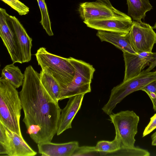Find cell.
Returning <instances> with one entry per match:
<instances>
[{
	"label": "cell",
	"instance_id": "obj_1",
	"mask_svg": "<svg viewBox=\"0 0 156 156\" xmlns=\"http://www.w3.org/2000/svg\"><path fill=\"white\" fill-rule=\"evenodd\" d=\"M19 93L27 133L37 144L51 142L57 133L62 109L46 90L40 74L30 65Z\"/></svg>",
	"mask_w": 156,
	"mask_h": 156
},
{
	"label": "cell",
	"instance_id": "obj_2",
	"mask_svg": "<svg viewBox=\"0 0 156 156\" xmlns=\"http://www.w3.org/2000/svg\"><path fill=\"white\" fill-rule=\"evenodd\" d=\"M22 105L16 88L2 77L0 78V122L23 136L20 120Z\"/></svg>",
	"mask_w": 156,
	"mask_h": 156
},
{
	"label": "cell",
	"instance_id": "obj_3",
	"mask_svg": "<svg viewBox=\"0 0 156 156\" xmlns=\"http://www.w3.org/2000/svg\"><path fill=\"white\" fill-rule=\"evenodd\" d=\"M35 55L41 69H46L58 82L62 92L71 82L74 76V68L68 58L52 54L43 47L37 50Z\"/></svg>",
	"mask_w": 156,
	"mask_h": 156
},
{
	"label": "cell",
	"instance_id": "obj_4",
	"mask_svg": "<svg viewBox=\"0 0 156 156\" xmlns=\"http://www.w3.org/2000/svg\"><path fill=\"white\" fill-rule=\"evenodd\" d=\"M156 80V71L147 72L144 70L137 76L123 82L111 90L109 98L102 108L103 112L109 115L117 105L131 93L141 90L147 85Z\"/></svg>",
	"mask_w": 156,
	"mask_h": 156
},
{
	"label": "cell",
	"instance_id": "obj_5",
	"mask_svg": "<svg viewBox=\"0 0 156 156\" xmlns=\"http://www.w3.org/2000/svg\"><path fill=\"white\" fill-rule=\"evenodd\" d=\"M68 59L74 68V76L71 82L62 90L60 100L90 92V84L95 70L92 65L83 61L72 57Z\"/></svg>",
	"mask_w": 156,
	"mask_h": 156
},
{
	"label": "cell",
	"instance_id": "obj_6",
	"mask_svg": "<svg viewBox=\"0 0 156 156\" xmlns=\"http://www.w3.org/2000/svg\"><path fill=\"white\" fill-rule=\"evenodd\" d=\"M109 116V120L114 126L115 135L121 141V148L134 147L139 116L133 111L128 110L112 113Z\"/></svg>",
	"mask_w": 156,
	"mask_h": 156
},
{
	"label": "cell",
	"instance_id": "obj_7",
	"mask_svg": "<svg viewBox=\"0 0 156 156\" xmlns=\"http://www.w3.org/2000/svg\"><path fill=\"white\" fill-rule=\"evenodd\" d=\"M0 154L8 156H34L37 154L23 138L0 122Z\"/></svg>",
	"mask_w": 156,
	"mask_h": 156
},
{
	"label": "cell",
	"instance_id": "obj_8",
	"mask_svg": "<svg viewBox=\"0 0 156 156\" xmlns=\"http://www.w3.org/2000/svg\"><path fill=\"white\" fill-rule=\"evenodd\" d=\"M132 46L137 53L152 52L156 43V33L149 24L133 21L129 33Z\"/></svg>",
	"mask_w": 156,
	"mask_h": 156
},
{
	"label": "cell",
	"instance_id": "obj_9",
	"mask_svg": "<svg viewBox=\"0 0 156 156\" xmlns=\"http://www.w3.org/2000/svg\"><path fill=\"white\" fill-rule=\"evenodd\" d=\"M78 11L83 21L110 18H131L113 6L110 7L98 1L80 3Z\"/></svg>",
	"mask_w": 156,
	"mask_h": 156
},
{
	"label": "cell",
	"instance_id": "obj_10",
	"mask_svg": "<svg viewBox=\"0 0 156 156\" xmlns=\"http://www.w3.org/2000/svg\"><path fill=\"white\" fill-rule=\"evenodd\" d=\"M5 9L0 8V36L13 63H22V55Z\"/></svg>",
	"mask_w": 156,
	"mask_h": 156
},
{
	"label": "cell",
	"instance_id": "obj_11",
	"mask_svg": "<svg viewBox=\"0 0 156 156\" xmlns=\"http://www.w3.org/2000/svg\"><path fill=\"white\" fill-rule=\"evenodd\" d=\"M125 71L124 81L140 74L146 66L149 65L153 58V52H143L133 54L123 52Z\"/></svg>",
	"mask_w": 156,
	"mask_h": 156
},
{
	"label": "cell",
	"instance_id": "obj_12",
	"mask_svg": "<svg viewBox=\"0 0 156 156\" xmlns=\"http://www.w3.org/2000/svg\"><path fill=\"white\" fill-rule=\"evenodd\" d=\"M83 22L87 27L98 30L125 33L129 32L133 24L131 18L88 20Z\"/></svg>",
	"mask_w": 156,
	"mask_h": 156
},
{
	"label": "cell",
	"instance_id": "obj_13",
	"mask_svg": "<svg viewBox=\"0 0 156 156\" xmlns=\"http://www.w3.org/2000/svg\"><path fill=\"white\" fill-rule=\"evenodd\" d=\"M84 95L80 94L69 98L66 106L62 109L58 123L57 135L72 128V121L80 108Z\"/></svg>",
	"mask_w": 156,
	"mask_h": 156
},
{
	"label": "cell",
	"instance_id": "obj_14",
	"mask_svg": "<svg viewBox=\"0 0 156 156\" xmlns=\"http://www.w3.org/2000/svg\"><path fill=\"white\" fill-rule=\"evenodd\" d=\"M9 19L22 55L23 63L28 62L31 59L32 39L28 35L23 25L16 16L9 15Z\"/></svg>",
	"mask_w": 156,
	"mask_h": 156
},
{
	"label": "cell",
	"instance_id": "obj_15",
	"mask_svg": "<svg viewBox=\"0 0 156 156\" xmlns=\"http://www.w3.org/2000/svg\"><path fill=\"white\" fill-rule=\"evenodd\" d=\"M79 146L76 141L63 143L47 142L37 144L38 152L42 156H72Z\"/></svg>",
	"mask_w": 156,
	"mask_h": 156
},
{
	"label": "cell",
	"instance_id": "obj_16",
	"mask_svg": "<svg viewBox=\"0 0 156 156\" xmlns=\"http://www.w3.org/2000/svg\"><path fill=\"white\" fill-rule=\"evenodd\" d=\"M129 33L98 30L96 35L101 41L110 43L122 52L136 54L131 45Z\"/></svg>",
	"mask_w": 156,
	"mask_h": 156
},
{
	"label": "cell",
	"instance_id": "obj_17",
	"mask_svg": "<svg viewBox=\"0 0 156 156\" xmlns=\"http://www.w3.org/2000/svg\"><path fill=\"white\" fill-rule=\"evenodd\" d=\"M128 15L135 21L141 22L146 13L152 9L149 0H126Z\"/></svg>",
	"mask_w": 156,
	"mask_h": 156
},
{
	"label": "cell",
	"instance_id": "obj_18",
	"mask_svg": "<svg viewBox=\"0 0 156 156\" xmlns=\"http://www.w3.org/2000/svg\"><path fill=\"white\" fill-rule=\"evenodd\" d=\"M40 79L43 86L56 102L60 100L61 88L57 80L46 69H42L40 73Z\"/></svg>",
	"mask_w": 156,
	"mask_h": 156
},
{
	"label": "cell",
	"instance_id": "obj_19",
	"mask_svg": "<svg viewBox=\"0 0 156 156\" xmlns=\"http://www.w3.org/2000/svg\"><path fill=\"white\" fill-rule=\"evenodd\" d=\"M14 64L8 65L3 68L1 77L17 88L23 85L24 75L19 68Z\"/></svg>",
	"mask_w": 156,
	"mask_h": 156
},
{
	"label": "cell",
	"instance_id": "obj_20",
	"mask_svg": "<svg viewBox=\"0 0 156 156\" xmlns=\"http://www.w3.org/2000/svg\"><path fill=\"white\" fill-rule=\"evenodd\" d=\"M121 142L119 136L116 135L112 141L101 140L98 142L95 146L96 151L100 155H108L114 153L121 148Z\"/></svg>",
	"mask_w": 156,
	"mask_h": 156
},
{
	"label": "cell",
	"instance_id": "obj_21",
	"mask_svg": "<svg viewBox=\"0 0 156 156\" xmlns=\"http://www.w3.org/2000/svg\"><path fill=\"white\" fill-rule=\"evenodd\" d=\"M41 14V20L40 21L43 29L49 36H52L54 34L51 27L50 21L47 5L44 0H37Z\"/></svg>",
	"mask_w": 156,
	"mask_h": 156
},
{
	"label": "cell",
	"instance_id": "obj_22",
	"mask_svg": "<svg viewBox=\"0 0 156 156\" xmlns=\"http://www.w3.org/2000/svg\"><path fill=\"white\" fill-rule=\"evenodd\" d=\"M113 154H116L117 155L128 156H149L150 155L149 152L146 150L135 147L121 148Z\"/></svg>",
	"mask_w": 156,
	"mask_h": 156
},
{
	"label": "cell",
	"instance_id": "obj_23",
	"mask_svg": "<svg viewBox=\"0 0 156 156\" xmlns=\"http://www.w3.org/2000/svg\"><path fill=\"white\" fill-rule=\"evenodd\" d=\"M10 6L21 16L27 14L29 8L19 0H1Z\"/></svg>",
	"mask_w": 156,
	"mask_h": 156
},
{
	"label": "cell",
	"instance_id": "obj_24",
	"mask_svg": "<svg viewBox=\"0 0 156 156\" xmlns=\"http://www.w3.org/2000/svg\"><path fill=\"white\" fill-rule=\"evenodd\" d=\"M99 153L96 150L95 146H79L72 156L98 155Z\"/></svg>",
	"mask_w": 156,
	"mask_h": 156
},
{
	"label": "cell",
	"instance_id": "obj_25",
	"mask_svg": "<svg viewBox=\"0 0 156 156\" xmlns=\"http://www.w3.org/2000/svg\"><path fill=\"white\" fill-rule=\"evenodd\" d=\"M155 129H156V113L150 118L149 123L143 131L142 137H144L149 134Z\"/></svg>",
	"mask_w": 156,
	"mask_h": 156
},
{
	"label": "cell",
	"instance_id": "obj_26",
	"mask_svg": "<svg viewBox=\"0 0 156 156\" xmlns=\"http://www.w3.org/2000/svg\"><path fill=\"white\" fill-rule=\"evenodd\" d=\"M153 58L149 67L145 70L147 72H150L156 66V52H153Z\"/></svg>",
	"mask_w": 156,
	"mask_h": 156
},
{
	"label": "cell",
	"instance_id": "obj_27",
	"mask_svg": "<svg viewBox=\"0 0 156 156\" xmlns=\"http://www.w3.org/2000/svg\"><path fill=\"white\" fill-rule=\"evenodd\" d=\"M151 138L152 145L156 146V131L151 135Z\"/></svg>",
	"mask_w": 156,
	"mask_h": 156
},
{
	"label": "cell",
	"instance_id": "obj_28",
	"mask_svg": "<svg viewBox=\"0 0 156 156\" xmlns=\"http://www.w3.org/2000/svg\"><path fill=\"white\" fill-rule=\"evenodd\" d=\"M97 1L99 2L103 3L110 7L113 6L109 0H97Z\"/></svg>",
	"mask_w": 156,
	"mask_h": 156
},
{
	"label": "cell",
	"instance_id": "obj_29",
	"mask_svg": "<svg viewBox=\"0 0 156 156\" xmlns=\"http://www.w3.org/2000/svg\"><path fill=\"white\" fill-rule=\"evenodd\" d=\"M153 29H156V23L154 24L153 27H152Z\"/></svg>",
	"mask_w": 156,
	"mask_h": 156
},
{
	"label": "cell",
	"instance_id": "obj_30",
	"mask_svg": "<svg viewBox=\"0 0 156 156\" xmlns=\"http://www.w3.org/2000/svg\"></svg>",
	"mask_w": 156,
	"mask_h": 156
}]
</instances>
